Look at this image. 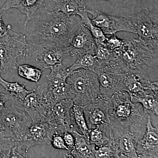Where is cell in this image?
Listing matches in <instances>:
<instances>
[{
    "instance_id": "6da1fadb",
    "label": "cell",
    "mask_w": 158,
    "mask_h": 158,
    "mask_svg": "<svg viewBox=\"0 0 158 158\" xmlns=\"http://www.w3.org/2000/svg\"><path fill=\"white\" fill-rule=\"evenodd\" d=\"M80 16L42 8L24 26L27 41L51 42L67 47Z\"/></svg>"
},
{
    "instance_id": "7a4b0ae2",
    "label": "cell",
    "mask_w": 158,
    "mask_h": 158,
    "mask_svg": "<svg viewBox=\"0 0 158 158\" xmlns=\"http://www.w3.org/2000/svg\"><path fill=\"white\" fill-rule=\"evenodd\" d=\"M116 51L114 62L124 72L141 73L153 81L151 77L152 67H157L158 53L152 50L139 39L127 37Z\"/></svg>"
},
{
    "instance_id": "3957f363",
    "label": "cell",
    "mask_w": 158,
    "mask_h": 158,
    "mask_svg": "<svg viewBox=\"0 0 158 158\" xmlns=\"http://www.w3.org/2000/svg\"><path fill=\"white\" fill-rule=\"evenodd\" d=\"M148 115L144 113L123 121L110 119V139L117 149L118 158H138L135 146L144 135Z\"/></svg>"
},
{
    "instance_id": "277c9868",
    "label": "cell",
    "mask_w": 158,
    "mask_h": 158,
    "mask_svg": "<svg viewBox=\"0 0 158 158\" xmlns=\"http://www.w3.org/2000/svg\"><path fill=\"white\" fill-rule=\"evenodd\" d=\"M67 47L53 43L27 41L23 55L24 62L43 71L50 69L53 65L62 63L69 56Z\"/></svg>"
},
{
    "instance_id": "5b68a950",
    "label": "cell",
    "mask_w": 158,
    "mask_h": 158,
    "mask_svg": "<svg viewBox=\"0 0 158 158\" xmlns=\"http://www.w3.org/2000/svg\"><path fill=\"white\" fill-rule=\"evenodd\" d=\"M66 83L74 95L75 104L82 106L90 104L99 95V82L95 71H75L67 78Z\"/></svg>"
},
{
    "instance_id": "8992f818",
    "label": "cell",
    "mask_w": 158,
    "mask_h": 158,
    "mask_svg": "<svg viewBox=\"0 0 158 158\" xmlns=\"http://www.w3.org/2000/svg\"><path fill=\"white\" fill-rule=\"evenodd\" d=\"M12 101L11 106L6 108L0 115V138H11L16 142L22 139L33 122L15 99Z\"/></svg>"
},
{
    "instance_id": "52a82bcc",
    "label": "cell",
    "mask_w": 158,
    "mask_h": 158,
    "mask_svg": "<svg viewBox=\"0 0 158 158\" xmlns=\"http://www.w3.org/2000/svg\"><path fill=\"white\" fill-rule=\"evenodd\" d=\"M27 43L25 34L15 32L11 28L0 37V63L2 72L17 69V59L23 56Z\"/></svg>"
},
{
    "instance_id": "ba28073f",
    "label": "cell",
    "mask_w": 158,
    "mask_h": 158,
    "mask_svg": "<svg viewBox=\"0 0 158 158\" xmlns=\"http://www.w3.org/2000/svg\"><path fill=\"white\" fill-rule=\"evenodd\" d=\"M134 34L152 50L158 53L157 19L146 8H141L129 19Z\"/></svg>"
},
{
    "instance_id": "9c48e42d",
    "label": "cell",
    "mask_w": 158,
    "mask_h": 158,
    "mask_svg": "<svg viewBox=\"0 0 158 158\" xmlns=\"http://www.w3.org/2000/svg\"><path fill=\"white\" fill-rule=\"evenodd\" d=\"M100 85V95L105 98H111L113 94L123 90L124 72L116 64L110 62L99 65L95 69Z\"/></svg>"
},
{
    "instance_id": "30bf717a",
    "label": "cell",
    "mask_w": 158,
    "mask_h": 158,
    "mask_svg": "<svg viewBox=\"0 0 158 158\" xmlns=\"http://www.w3.org/2000/svg\"><path fill=\"white\" fill-rule=\"evenodd\" d=\"M73 104V99H63L55 102L49 108L46 120L60 134L76 130L71 115Z\"/></svg>"
},
{
    "instance_id": "8fae6325",
    "label": "cell",
    "mask_w": 158,
    "mask_h": 158,
    "mask_svg": "<svg viewBox=\"0 0 158 158\" xmlns=\"http://www.w3.org/2000/svg\"><path fill=\"white\" fill-rule=\"evenodd\" d=\"M111 101L110 119L123 121L144 113L141 104L132 102L129 94L124 90L113 94Z\"/></svg>"
},
{
    "instance_id": "7c38bea8",
    "label": "cell",
    "mask_w": 158,
    "mask_h": 158,
    "mask_svg": "<svg viewBox=\"0 0 158 158\" xmlns=\"http://www.w3.org/2000/svg\"><path fill=\"white\" fill-rule=\"evenodd\" d=\"M96 45L92 34L81 21L77 25L67 47L69 56L77 58L81 54L89 53L94 55Z\"/></svg>"
},
{
    "instance_id": "4fadbf2b",
    "label": "cell",
    "mask_w": 158,
    "mask_h": 158,
    "mask_svg": "<svg viewBox=\"0 0 158 158\" xmlns=\"http://www.w3.org/2000/svg\"><path fill=\"white\" fill-rule=\"evenodd\" d=\"M87 11L92 15V23L105 34L112 35L121 31L134 33L129 19L109 15L96 9H87Z\"/></svg>"
},
{
    "instance_id": "5bb4252c",
    "label": "cell",
    "mask_w": 158,
    "mask_h": 158,
    "mask_svg": "<svg viewBox=\"0 0 158 158\" xmlns=\"http://www.w3.org/2000/svg\"><path fill=\"white\" fill-rule=\"evenodd\" d=\"M111 98L99 95L91 103L83 106L89 129L98 126H107L110 123Z\"/></svg>"
},
{
    "instance_id": "9a60e30c",
    "label": "cell",
    "mask_w": 158,
    "mask_h": 158,
    "mask_svg": "<svg viewBox=\"0 0 158 158\" xmlns=\"http://www.w3.org/2000/svg\"><path fill=\"white\" fill-rule=\"evenodd\" d=\"M57 133L56 130L46 120L33 123L22 139L16 142L29 150L36 145L50 144L53 136Z\"/></svg>"
},
{
    "instance_id": "2e32d148",
    "label": "cell",
    "mask_w": 158,
    "mask_h": 158,
    "mask_svg": "<svg viewBox=\"0 0 158 158\" xmlns=\"http://www.w3.org/2000/svg\"><path fill=\"white\" fill-rule=\"evenodd\" d=\"M50 69V73L42 74L41 78L37 82V88L35 89L42 96H44L54 88L66 85L67 78L73 72L69 71L68 68L62 63L53 65Z\"/></svg>"
},
{
    "instance_id": "e0dca14e",
    "label": "cell",
    "mask_w": 158,
    "mask_h": 158,
    "mask_svg": "<svg viewBox=\"0 0 158 158\" xmlns=\"http://www.w3.org/2000/svg\"><path fill=\"white\" fill-rule=\"evenodd\" d=\"M135 149L138 158L158 157V127L153 126L150 115L144 135L137 142Z\"/></svg>"
},
{
    "instance_id": "ac0fdd59",
    "label": "cell",
    "mask_w": 158,
    "mask_h": 158,
    "mask_svg": "<svg viewBox=\"0 0 158 158\" xmlns=\"http://www.w3.org/2000/svg\"><path fill=\"white\" fill-rule=\"evenodd\" d=\"M16 101L33 123L46 120L48 106L44 101L42 95L35 89L29 94L23 100L16 99Z\"/></svg>"
},
{
    "instance_id": "d6986e66",
    "label": "cell",
    "mask_w": 158,
    "mask_h": 158,
    "mask_svg": "<svg viewBox=\"0 0 158 158\" xmlns=\"http://www.w3.org/2000/svg\"><path fill=\"white\" fill-rule=\"evenodd\" d=\"M87 0H44L43 8L80 16L87 11Z\"/></svg>"
},
{
    "instance_id": "ffe728a7",
    "label": "cell",
    "mask_w": 158,
    "mask_h": 158,
    "mask_svg": "<svg viewBox=\"0 0 158 158\" xmlns=\"http://www.w3.org/2000/svg\"><path fill=\"white\" fill-rule=\"evenodd\" d=\"M44 0H7L0 9V13H3L11 9H17L25 15L24 26L34 14L43 6Z\"/></svg>"
},
{
    "instance_id": "44dd1931",
    "label": "cell",
    "mask_w": 158,
    "mask_h": 158,
    "mask_svg": "<svg viewBox=\"0 0 158 158\" xmlns=\"http://www.w3.org/2000/svg\"><path fill=\"white\" fill-rule=\"evenodd\" d=\"M75 139L74 147L70 151H67L65 157L67 158H95V147L91 143L89 137L78 132L76 130L71 132Z\"/></svg>"
},
{
    "instance_id": "7402d4cb",
    "label": "cell",
    "mask_w": 158,
    "mask_h": 158,
    "mask_svg": "<svg viewBox=\"0 0 158 158\" xmlns=\"http://www.w3.org/2000/svg\"><path fill=\"white\" fill-rule=\"evenodd\" d=\"M131 98L132 102L141 104L144 113L158 116V94L144 93Z\"/></svg>"
},
{
    "instance_id": "603a6c76",
    "label": "cell",
    "mask_w": 158,
    "mask_h": 158,
    "mask_svg": "<svg viewBox=\"0 0 158 158\" xmlns=\"http://www.w3.org/2000/svg\"><path fill=\"white\" fill-rule=\"evenodd\" d=\"M71 115L76 130L77 129L81 134L89 137V128L84 114L83 106L74 103L71 110Z\"/></svg>"
},
{
    "instance_id": "cb8c5ba5",
    "label": "cell",
    "mask_w": 158,
    "mask_h": 158,
    "mask_svg": "<svg viewBox=\"0 0 158 158\" xmlns=\"http://www.w3.org/2000/svg\"><path fill=\"white\" fill-rule=\"evenodd\" d=\"M98 65V62L94 55L89 53H86L77 57L76 62L67 68L71 72L80 69L94 71Z\"/></svg>"
},
{
    "instance_id": "d4e9b609",
    "label": "cell",
    "mask_w": 158,
    "mask_h": 158,
    "mask_svg": "<svg viewBox=\"0 0 158 158\" xmlns=\"http://www.w3.org/2000/svg\"><path fill=\"white\" fill-rule=\"evenodd\" d=\"M0 85L8 92L10 95L20 100H23L26 96L33 91L26 88V84L20 85L18 81L14 83L7 81L1 76L0 74Z\"/></svg>"
},
{
    "instance_id": "484cf974",
    "label": "cell",
    "mask_w": 158,
    "mask_h": 158,
    "mask_svg": "<svg viewBox=\"0 0 158 158\" xmlns=\"http://www.w3.org/2000/svg\"><path fill=\"white\" fill-rule=\"evenodd\" d=\"M109 125L98 126L89 129L90 142L97 148L110 140Z\"/></svg>"
},
{
    "instance_id": "4316f807",
    "label": "cell",
    "mask_w": 158,
    "mask_h": 158,
    "mask_svg": "<svg viewBox=\"0 0 158 158\" xmlns=\"http://www.w3.org/2000/svg\"><path fill=\"white\" fill-rule=\"evenodd\" d=\"M19 75L30 81L37 83L41 78L43 70L30 64H17Z\"/></svg>"
},
{
    "instance_id": "83f0119b",
    "label": "cell",
    "mask_w": 158,
    "mask_h": 158,
    "mask_svg": "<svg viewBox=\"0 0 158 158\" xmlns=\"http://www.w3.org/2000/svg\"><path fill=\"white\" fill-rule=\"evenodd\" d=\"M96 48L94 56L98 62L97 67L99 65L107 64L110 61L116 58V54L115 50H112L108 48L104 44L97 43H96Z\"/></svg>"
},
{
    "instance_id": "f1b7e54d",
    "label": "cell",
    "mask_w": 158,
    "mask_h": 158,
    "mask_svg": "<svg viewBox=\"0 0 158 158\" xmlns=\"http://www.w3.org/2000/svg\"><path fill=\"white\" fill-rule=\"evenodd\" d=\"M81 21L87 26L88 30L92 34L95 43H104L106 40L107 37L104 34L99 28L94 24L91 20L88 17V13L87 11L83 13L80 16Z\"/></svg>"
},
{
    "instance_id": "f546056e",
    "label": "cell",
    "mask_w": 158,
    "mask_h": 158,
    "mask_svg": "<svg viewBox=\"0 0 158 158\" xmlns=\"http://www.w3.org/2000/svg\"><path fill=\"white\" fill-rule=\"evenodd\" d=\"M94 155L97 158H118L117 149L110 139L106 144L95 148Z\"/></svg>"
},
{
    "instance_id": "4dcf8cb0",
    "label": "cell",
    "mask_w": 158,
    "mask_h": 158,
    "mask_svg": "<svg viewBox=\"0 0 158 158\" xmlns=\"http://www.w3.org/2000/svg\"><path fill=\"white\" fill-rule=\"evenodd\" d=\"M15 141L10 138H0V158H10Z\"/></svg>"
},
{
    "instance_id": "1f68e13d",
    "label": "cell",
    "mask_w": 158,
    "mask_h": 158,
    "mask_svg": "<svg viewBox=\"0 0 158 158\" xmlns=\"http://www.w3.org/2000/svg\"><path fill=\"white\" fill-rule=\"evenodd\" d=\"M122 44L123 40L119 39L116 34H113L110 38H107L104 44L110 49L115 51L118 49L122 45Z\"/></svg>"
},
{
    "instance_id": "d6a6232c",
    "label": "cell",
    "mask_w": 158,
    "mask_h": 158,
    "mask_svg": "<svg viewBox=\"0 0 158 158\" xmlns=\"http://www.w3.org/2000/svg\"><path fill=\"white\" fill-rule=\"evenodd\" d=\"M53 147L57 149L65 150L68 151V148L65 144L62 134L56 133L53 136L51 141Z\"/></svg>"
},
{
    "instance_id": "836d02e7",
    "label": "cell",
    "mask_w": 158,
    "mask_h": 158,
    "mask_svg": "<svg viewBox=\"0 0 158 158\" xmlns=\"http://www.w3.org/2000/svg\"><path fill=\"white\" fill-rule=\"evenodd\" d=\"M62 135L65 144L69 150L68 151H70L74 147L75 139L73 135L70 132H65Z\"/></svg>"
},
{
    "instance_id": "e575fe53",
    "label": "cell",
    "mask_w": 158,
    "mask_h": 158,
    "mask_svg": "<svg viewBox=\"0 0 158 158\" xmlns=\"http://www.w3.org/2000/svg\"><path fill=\"white\" fill-rule=\"evenodd\" d=\"M14 98L10 95L9 94L0 92V115L6 108L5 105L6 102L10 100H13Z\"/></svg>"
},
{
    "instance_id": "d590c367",
    "label": "cell",
    "mask_w": 158,
    "mask_h": 158,
    "mask_svg": "<svg viewBox=\"0 0 158 158\" xmlns=\"http://www.w3.org/2000/svg\"><path fill=\"white\" fill-rule=\"evenodd\" d=\"M2 14L0 13V37L4 35L6 32L9 31V29L11 28V25H6L3 21L2 19Z\"/></svg>"
},
{
    "instance_id": "8d00e7d4",
    "label": "cell",
    "mask_w": 158,
    "mask_h": 158,
    "mask_svg": "<svg viewBox=\"0 0 158 158\" xmlns=\"http://www.w3.org/2000/svg\"><path fill=\"white\" fill-rule=\"evenodd\" d=\"M1 131H2V125H1V122H0V135H1Z\"/></svg>"
},
{
    "instance_id": "74e56055",
    "label": "cell",
    "mask_w": 158,
    "mask_h": 158,
    "mask_svg": "<svg viewBox=\"0 0 158 158\" xmlns=\"http://www.w3.org/2000/svg\"><path fill=\"white\" fill-rule=\"evenodd\" d=\"M2 73V69H1V63H0V74Z\"/></svg>"
},
{
    "instance_id": "f35d334b",
    "label": "cell",
    "mask_w": 158,
    "mask_h": 158,
    "mask_svg": "<svg viewBox=\"0 0 158 158\" xmlns=\"http://www.w3.org/2000/svg\"><path fill=\"white\" fill-rule=\"evenodd\" d=\"M104 1H110V0H104Z\"/></svg>"
}]
</instances>
